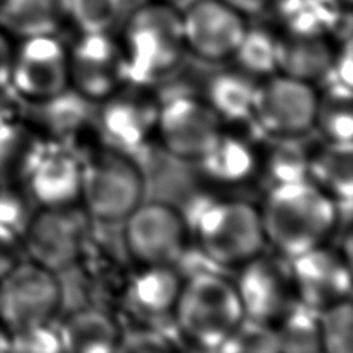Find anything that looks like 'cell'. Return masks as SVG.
I'll return each mask as SVG.
<instances>
[{"label": "cell", "instance_id": "38", "mask_svg": "<svg viewBox=\"0 0 353 353\" xmlns=\"http://www.w3.org/2000/svg\"><path fill=\"white\" fill-rule=\"evenodd\" d=\"M222 2L241 12L242 16H256L267 10L274 0H222Z\"/></svg>", "mask_w": 353, "mask_h": 353}, {"label": "cell", "instance_id": "15", "mask_svg": "<svg viewBox=\"0 0 353 353\" xmlns=\"http://www.w3.org/2000/svg\"><path fill=\"white\" fill-rule=\"evenodd\" d=\"M234 285L245 316L270 324L287 312L294 294L290 267L261 254L243 263Z\"/></svg>", "mask_w": 353, "mask_h": 353}, {"label": "cell", "instance_id": "17", "mask_svg": "<svg viewBox=\"0 0 353 353\" xmlns=\"http://www.w3.org/2000/svg\"><path fill=\"white\" fill-rule=\"evenodd\" d=\"M107 104L101 113V125L109 141L118 150L140 148L155 130L159 107L150 101L137 97L107 98Z\"/></svg>", "mask_w": 353, "mask_h": 353}, {"label": "cell", "instance_id": "13", "mask_svg": "<svg viewBox=\"0 0 353 353\" xmlns=\"http://www.w3.org/2000/svg\"><path fill=\"white\" fill-rule=\"evenodd\" d=\"M243 17L222 0H199L181 14L186 50L211 62L232 58L247 31Z\"/></svg>", "mask_w": 353, "mask_h": 353}, {"label": "cell", "instance_id": "14", "mask_svg": "<svg viewBox=\"0 0 353 353\" xmlns=\"http://www.w3.org/2000/svg\"><path fill=\"white\" fill-rule=\"evenodd\" d=\"M290 274L299 302L314 312L350 299L349 263L323 245L290 259Z\"/></svg>", "mask_w": 353, "mask_h": 353}, {"label": "cell", "instance_id": "21", "mask_svg": "<svg viewBox=\"0 0 353 353\" xmlns=\"http://www.w3.org/2000/svg\"><path fill=\"white\" fill-rule=\"evenodd\" d=\"M335 53L325 36L287 34L277 37V72L313 83L329 73Z\"/></svg>", "mask_w": 353, "mask_h": 353}, {"label": "cell", "instance_id": "11", "mask_svg": "<svg viewBox=\"0 0 353 353\" xmlns=\"http://www.w3.org/2000/svg\"><path fill=\"white\" fill-rule=\"evenodd\" d=\"M85 234L87 219L74 205L42 208L31 216L22 243L31 261L56 271L81 254Z\"/></svg>", "mask_w": 353, "mask_h": 353}, {"label": "cell", "instance_id": "22", "mask_svg": "<svg viewBox=\"0 0 353 353\" xmlns=\"http://www.w3.org/2000/svg\"><path fill=\"white\" fill-rule=\"evenodd\" d=\"M181 283L172 265H150L130 283V305L146 316H163L174 312Z\"/></svg>", "mask_w": 353, "mask_h": 353}, {"label": "cell", "instance_id": "16", "mask_svg": "<svg viewBox=\"0 0 353 353\" xmlns=\"http://www.w3.org/2000/svg\"><path fill=\"white\" fill-rule=\"evenodd\" d=\"M83 163L72 152L46 146L25 185L42 208L74 205L81 199Z\"/></svg>", "mask_w": 353, "mask_h": 353}, {"label": "cell", "instance_id": "1", "mask_svg": "<svg viewBox=\"0 0 353 353\" xmlns=\"http://www.w3.org/2000/svg\"><path fill=\"white\" fill-rule=\"evenodd\" d=\"M336 205L308 179L276 183L261 211L265 239L288 259L316 248L335 228Z\"/></svg>", "mask_w": 353, "mask_h": 353}, {"label": "cell", "instance_id": "30", "mask_svg": "<svg viewBox=\"0 0 353 353\" xmlns=\"http://www.w3.org/2000/svg\"><path fill=\"white\" fill-rule=\"evenodd\" d=\"M222 352L230 353H274L279 352L274 325L263 321L243 316L225 343L220 345Z\"/></svg>", "mask_w": 353, "mask_h": 353}, {"label": "cell", "instance_id": "12", "mask_svg": "<svg viewBox=\"0 0 353 353\" xmlns=\"http://www.w3.org/2000/svg\"><path fill=\"white\" fill-rule=\"evenodd\" d=\"M155 130L168 152L197 161L222 135L216 112L206 103L189 97L175 98L160 107Z\"/></svg>", "mask_w": 353, "mask_h": 353}, {"label": "cell", "instance_id": "4", "mask_svg": "<svg viewBox=\"0 0 353 353\" xmlns=\"http://www.w3.org/2000/svg\"><path fill=\"white\" fill-rule=\"evenodd\" d=\"M192 225L203 253L225 267L254 259L267 243L261 211L245 201H205Z\"/></svg>", "mask_w": 353, "mask_h": 353}, {"label": "cell", "instance_id": "37", "mask_svg": "<svg viewBox=\"0 0 353 353\" xmlns=\"http://www.w3.org/2000/svg\"><path fill=\"white\" fill-rule=\"evenodd\" d=\"M12 54H14V46L11 43L8 33L0 28V92L10 85Z\"/></svg>", "mask_w": 353, "mask_h": 353}, {"label": "cell", "instance_id": "7", "mask_svg": "<svg viewBox=\"0 0 353 353\" xmlns=\"http://www.w3.org/2000/svg\"><path fill=\"white\" fill-rule=\"evenodd\" d=\"M318 97L312 83L274 73L256 85L251 117L270 134H304L314 125Z\"/></svg>", "mask_w": 353, "mask_h": 353}, {"label": "cell", "instance_id": "10", "mask_svg": "<svg viewBox=\"0 0 353 353\" xmlns=\"http://www.w3.org/2000/svg\"><path fill=\"white\" fill-rule=\"evenodd\" d=\"M68 81L87 101H103L128 81L121 46L109 33H83L68 48Z\"/></svg>", "mask_w": 353, "mask_h": 353}, {"label": "cell", "instance_id": "36", "mask_svg": "<svg viewBox=\"0 0 353 353\" xmlns=\"http://www.w3.org/2000/svg\"><path fill=\"white\" fill-rule=\"evenodd\" d=\"M22 237L6 226L0 225V277L22 261Z\"/></svg>", "mask_w": 353, "mask_h": 353}, {"label": "cell", "instance_id": "3", "mask_svg": "<svg viewBox=\"0 0 353 353\" xmlns=\"http://www.w3.org/2000/svg\"><path fill=\"white\" fill-rule=\"evenodd\" d=\"M172 313L188 341L212 350L220 349L245 316L236 285L216 273H199L183 282Z\"/></svg>", "mask_w": 353, "mask_h": 353}, {"label": "cell", "instance_id": "33", "mask_svg": "<svg viewBox=\"0 0 353 353\" xmlns=\"http://www.w3.org/2000/svg\"><path fill=\"white\" fill-rule=\"evenodd\" d=\"M11 350L17 352H62L58 329L42 324L11 333Z\"/></svg>", "mask_w": 353, "mask_h": 353}, {"label": "cell", "instance_id": "20", "mask_svg": "<svg viewBox=\"0 0 353 353\" xmlns=\"http://www.w3.org/2000/svg\"><path fill=\"white\" fill-rule=\"evenodd\" d=\"M62 350L77 353H109L118 350V325L109 314L97 308L72 313L58 329Z\"/></svg>", "mask_w": 353, "mask_h": 353}, {"label": "cell", "instance_id": "35", "mask_svg": "<svg viewBox=\"0 0 353 353\" xmlns=\"http://www.w3.org/2000/svg\"><path fill=\"white\" fill-rule=\"evenodd\" d=\"M169 339L157 332L150 330H137L128 333V335L119 336L118 350H130V352H160L169 350Z\"/></svg>", "mask_w": 353, "mask_h": 353}, {"label": "cell", "instance_id": "9", "mask_svg": "<svg viewBox=\"0 0 353 353\" xmlns=\"http://www.w3.org/2000/svg\"><path fill=\"white\" fill-rule=\"evenodd\" d=\"M10 85L19 97L41 103L67 90L68 50L54 34L25 37L12 54Z\"/></svg>", "mask_w": 353, "mask_h": 353}, {"label": "cell", "instance_id": "32", "mask_svg": "<svg viewBox=\"0 0 353 353\" xmlns=\"http://www.w3.org/2000/svg\"><path fill=\"white\" fill-rule=\"evenodd\" d=\"M17 188L0 186V225L22 237L34 212H31L27 199L21 191H17Z\"/></svg>", "mask_w": 353, "mask_h": 353}, {"label": "cell", "instance_id": "6", "mask_svg": "<svg viewBox=\"0 0 353 353\" xmlns=\"http://www.w3.org/2000/svg\"><path fill=\"white\" fill-rule=\"evenodd\" d=\"M62 302V287L52 271L21 261L0 277V324L10 333L48 324Z\"/></svg>", "mask_w": 353, "mask_h": 353}, {"label": "cell", "instance_id": "5", "mask_svg": "<svg viewBox=\"0 0 353 353\" xmlns=\"http://www.w3.org/2000/svg\"><path fill=\"white\" fill-rule=\"evenodd\" d=\"M140 169L119 150H104L83 165L81 199L87 212L105 222L124 220L141 203Z\"/></svg>", "mask_w": 353, "mask_h": 353}, {"label": "cell", "instance_id": "26", "mask_svg": "<svg viewBox=\"0 0 353 353\" xmlns=\"http://www.w3.org/2000/svg\"><path fill=\"white\" fill-rule=\"evenodd\" d=\"M274 327L279 352L287 353H318L321 347L318 312L304 304H292L276 321Z\"/></svg>", "mask_w": 353, "mask_h": 353}, {"label": "cell", "instance_id": "39", "mask_svg": "<svg viewBox=\"0 0 353 353\" xmlns=\"http://www.w3.org/2000/svg\"><path fill=\"white\" fill-rule=\"evenodd\" d=\"M11 350V333L0 324V352Z\"/></svg>", "mask_w": 353, "mask_h": 353}, {"label": "cell", "instance_id": "31", "mask_svg": "<svg viewBox=\"0 0 353 353\" xmlns=\"http://www.w3.org/2000/svg\"><path fill=\"white\" fill-rule=\"evenodd\" d=\"M128 0H70V21L83 33H109Z\"/></svg>", "mask_w": 353, "mask_h": 353}, {"label": "cell", "instance_id": "28", "mask_svg": "<svg viewBox=\"0 0 353 353\" xmlns=\"http://www.w3.org/2000/svg\"><path fill=\"white\" fill-rule=\"evenodd\" d=\"M232 58L253 77H271L277 72V37L267 30L247 28Z\"/></svg>", "mask_w": 353, "mask_h": 353}, {"label": "cell", "instance_id": "24", "mask_svg": "<svg viewBox=\"0 0 353 353\" xmlns=\"http://www.w3.org/2000/svg\"><path fill=\"white\" fill-rule=\"evenodd\" d=\"M205 174L220 183H239L253 174L256 159L247 143L222 132L217 141L199 160Z\"/></svg>", "mask_w": 353, "mask_h": 353}, {"label": "cell", "instance_id": "2", "mask_svg": "<svg viewBox=\"0 0 353 353\" xmlns=\"http://www.w3.org/2000/svg\"><path fill=\"white\" fill-rule=\"evenodd\" d=\"M121 48L128 79L144 84L165 77L186 52L181 14L168 2L140 6L128 19Z\"/></svg>", "mask_w": 353, "mask_h": 353}, {"label": "cell", "instance_id": "23", "mask_svg": "<svg viewBox=\"0 0 353 353\" xmlns=\"http://www.w3.org/2000/svg\"><path fill=\"white\" fill-rule=\"evenodd\" d=\"M308 175L312 181L336 201L350 203L352 181V141H330L308 159Z\"/></svg>", "mask_w": 353, "mask_h": 353}, {"label": "cell", "instance_id": "29", "mask_svg": "<svg viewBox=\"0 0 353 353\" xmlns=\"http://www.w3.org/2000/svg\"><path fill=\"white\" fill-rule=\"evenodd\" d=\"M321 347L329 353L353 352V312L350 299L318 312Z\"/></svg>", "mask_w": 353, "mask_h": 353}, {"label": "cell", "instance_id": "40", "mask_svg": "<svg viewBox=\"0 0 353 353\" xmlns=\"http://www.w3.org/2000/svg\"><path fill=\"white\" fill-rule=\"evenodd\" d=\"M324 2L332 3V5L338 6V8H341V6H349L352 0H324Z\"/></svg>", "mask_w": 353, "mask_h": 353}, {"label": "cell", "instance_id": "27", "mask_svg": "<svg viewBox=\"0 0 353 353\" xmlns=\"http://www.w3.org/2000/svg\"><path fill=\"white\" fill-rule=\"evenodd\" d=\"M314 124L319 125L330 141H352V87L336 83L330 85L324 97H318Z\"/></svg>", "mask_w": 353, "mask_h": 353}, {"label": "cell", "instance_id": "8", "mask_svg": "<svg viewBox=\"0 0 353 353\" xmlns=\"http://www.w3.org/2000/svg\"><path fill=\"white\" fill-rule=\"evenodd\" d=\"M125 220L124 241L144 267L174 265L185 253L186 220L165 203H140Z\"/></svg>", "mask_w": 353, "mask_h": 353}, {"label": "cell", "instance_id": "41", "mask_svg": "<svg viewBox=\"0 0 353 353\" xmlns=\"http://www.w3.org/2000/svg\"><path fill=\"white\" fill-rule=\"evenodd\" d=\"M155 2H168V3H171V2H174V0H155Z\"/></svg>", "mask_w": 353, "mask_h": 353}, {"label": "cell", "instance_id": "25", "mask_svg": "<svg viewBox=\"0 0 353 353\" xmlns=\"http://www.w3.org/2000/svg\"><path fill=\"white\" fill-rule=\"evenodd\" d=\"M256 85L247 73H220L208 85V105L219 118L242 121L253 113Z\"/></svg>", "mask_w": 353, "mask_h": 353}, {"label": "cell", "instance_id": "34", "mask_svg": "<svg viewBox=\"0 0 353 353\" xmlns=\"http://www.w3.org/2000/svg\"><path fill=\"white\" fill-rule=\"evenodd\" d=\"M276 183L301 180L308 176V159L296 148L277 149L270 163Z\"/></svg>", "mask_w": 353, "mask_h": 353}, {"label": "cell", "instance_id": "19", "mask_svg": "<svg viewBox=\"0 0 353 353\" xmlns=\"http://www.w3.org/2000/svg\"><path fill=\"white\" fill-rule=\"evenodd\" d=\"M39 132L14 118L0 124V186H19L46 149Z\"/></svg>", "mask_w": 353, "mask_h": 353}, {"label": "cell", "instance_id": "18", "mask_svg": "<svg viewBox=\"0 0 353 353\" xmlns=\"http://www.w3.org/2000/svg\"><path fill=\"white\" fill-rule=\"evenodd\" d=\"M70 21V0H2L0 28L19 37L56 34Z\"/></svg>", "mask_w": 353, "mask_h": 353}]
</instances>
